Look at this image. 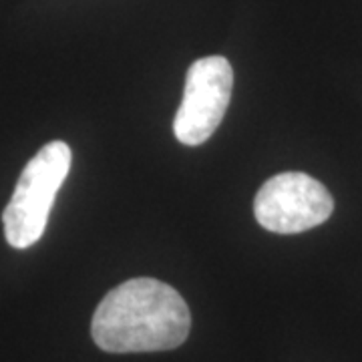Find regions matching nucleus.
I'll use <instances>...</instances> for the list:
<instances>
[{
  "label": "nucleus",
  "instance_id": "obj_1",
  "mask_svg": "<svg viewBox=\"0 0 362 362\" xmlns=\"http://www.w3.org/2000/svg\"><path fill=\"white\" fill-rule=\"evenodd\" d=\"M192 314L181 294L153 278H133L113 288L97 306L90 334L105 352H161L181 346Z\"/></svg>",
  "mask_w": 362,
  "mask_h": 362
},
{
  "label": "nucleus",
  "instance_id": "obj_3",
  "mask_svg": "<svg viewBox=\"0 0 362 362\" xmlns=\"http://www.w3.org/2000/svg\"><path fill=\"white\" fill-rule=\"evenodd\" d=\"M334 199L318 180L300 171L274 175L259 187L254 216L274 233H300L328 220Z\"/></svg>",
  "mask_w": 362,
  "mask_h": 362
},
{
  "label": "nucleus",
  "instance_id": "obj_4",
  "mask_svg": "<svg viewBox=\"0 0 362 362\" xmlns=\"http://www.w3.org/2000/svg\"><path fill=\"white\" fill-rule=\"evenodd\" d=\"M233 89V69L223 57H206L189 66L173 133L183 145H202L220 127Z\"/></svg>",
  "mask_w": 362,
  "mask_h": 362
},
{
  "label": "nucleus",
  "instance_id": "obj_2",
  "mask_svg": "<svg viewBox=\"0 0 362 362\" xmlns=\"http://www.w3.org/2000/svg\"><path fill=\"white\" fill-rule=\"evenodd\" d=\"M71 147L65 141H51L26 163L2 214L4 235L11 246L26 250L42 238L54 197L71 171Z\"/></svg>",
  "mask_w": 362,
  "mask_h": 362
}]
</instances>
